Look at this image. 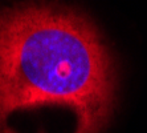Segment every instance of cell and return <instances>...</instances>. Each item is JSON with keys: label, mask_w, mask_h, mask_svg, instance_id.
Segmentation results:
<instances>
[{"label": "cell", "mask_w": 147, "mask_h": 133, "mask_svg": "<svg viewBox=\"0 0 147 133\" xmlns=\"http://www.w3.org/2000/svg\"><path fill=\"white\" fill-rule=\"evenodd\" d=\"M117 93L98 28L72 7L0 10V133H102Z\"/></svg>", "instance_id": "obj_1"}]
</instances>
